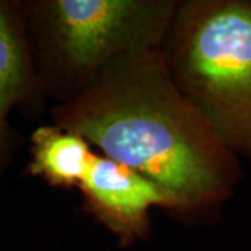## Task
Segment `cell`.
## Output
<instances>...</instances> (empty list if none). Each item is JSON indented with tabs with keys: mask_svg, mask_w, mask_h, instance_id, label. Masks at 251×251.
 <instances>
[{
	"mask_svg": "<svg viewBox=\"0 0 251 251\" xmlns=\"http://www.w3.org/2000/svg\"><path fill=\"white\" fill-rule=\"evenodd\" d=\"M50 116L97 152L152 180L184 224L215 222L243 177L240 159L172 80L162 49L110 64Z\"/></svg>",
	"mask_w": 251,
	"mask_h": 251,
	"instance_id": "cell-1",
	"label": "cell"
},
{
	"mask_svg": "<svg viewBox=\"0 0 251 251\" xmlns=\"http://www.w3.org/2000/svg\"><path fill=\"white\" fill-rule=\"evenodd\" d=\"M162 54L221 143L251 165V0H180Z\"/></svg>",
	"mask_w": 251,
	"mask_h": 251,
	"instance_id": "cell-2",
	"label": "cell"
},
{
	"mask_svg": "<svg viewBox=\"0 0 251 251\" xmlns=\"http://www.w3.org/2000/svg\"><path fill=\"white\" fill-rule=\"evenodd\" d=\"M179 0L24 3L42 92L69 100L117 60L162 49Z\"/></svg>",
	"mask_w": 251,
	"mask_h": 251,
	"instance_id": "cell-3",
	"label": "cell"
},
{
	"mask_svg": "<svg viewBox=\"0 0 251 251\" xmlns=\"http://www.w3.org/2000/svg\"><path fill=\"white\" fill-rule=\"evenodd\" d=\"M78 191L82 209L122 247L148 240L153 209L175 214L173 200L152 180L99 152Z\"/></svg>",
	"mask_w": 251,
	"mask_h": 251,
	"instance_id": "cell-4",
	"label": "cell"
},
{
	"mask_svg": "<svg viewBox=\"0 0 251 251\" xmlns=\"http://www.w3.org/2000/svg\"><path fill=\"white\" fill-rule=\"evenodd\" d=\"M44 95L24 4L0 0V172L13 148L11 110Z\"/></svg>",
	"mask_w": 251,
	"mask_h": 251,
	"instance_id": "cell-5",
	"label": "cell"
},
{
	"mask_svg": "<svg viewBox=\"0 0 251 251\" xmlns=\"http://www.w3.org/2000/svg\"><path fill=\"white\" fill-rule=\"evenodd\" d=\"M29 143L28 175L50 187L78 190L97 155L84 137L53 123L36 127Z\"/></svg>",
	"mask_w": 251,
	"mask_h": 251,
	"instance_id": "cell-6",
	"label": "cell"
}]
</instances>
